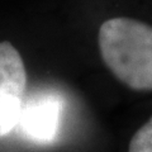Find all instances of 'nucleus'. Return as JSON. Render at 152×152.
<instances>
[{"label": "nucleus", "instance_id": "20e7f679", "mask_svg": "<svg viewBox=\"0 0 152 152\" xmlns=\"http://www.w3.org/2000/svg\"><path fill=\"white\" fill-rule=\"evenodd\" d=\"M127 152H152V114L132 134Z\"/></svg>", "mask_w": 152, "mask_h": 152}, {"label": "nucleus", "instance_id": "f257e3e1", "mask_svg": "<svg viewBox=\"0 0 152 152\" xmlns=\"http://www.w3.org/2000/svg\"><path fill=\"white\" fill-rule=\"evenodd\" d=\"M100 60L122 86L152 93V22L134 15H113L98 29Z\"/></svg>", "mask_w": 152, "mask_h": 152}, {"label": "nucleus", "instance_id": "7ed1b4c3", "mask_svg": "<svg viewBox=\"0 0 152 152\" xmlns=\"http://www.w3.org/2000/svg\"><path fill=\"white\" fill-rule=\"evenodd\" d=\"M64 102L53 91H38L24 96L19 114V134L34 143H51L60 132Z\"/></svg>", "mask_w": 152, "mask_h": 152}, {"label": "nucleus", "instance_id": "f03ea898", "mask_svg": "<svg viewBox=\"0 0 152 152\" xmlns=\"http://www.w3.org/2000/svg\"><path fill=\"white\" fill-rule=\"evenodd\" d=\"M27 89V70L19 51L0 42V137L15 129Z\"/></svg>", "mask_w": 152, "mask_h": 152}]
</instances>
